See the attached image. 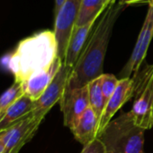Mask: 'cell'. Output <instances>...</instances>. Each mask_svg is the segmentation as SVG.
<instances>
[{"instance_id": "ffe728a7", "label": "cell", "mask_w": 153, "mask_h": 153, "mask_svg": "<svg viewBox=\"0 0 153 153\" xmlns=\"http://www.w3.org/2000/svg\"><path fill=\"white\" fill-rule=\"evenodd\" d=\"M66 0H55V8H54V13H55V15L58 13L59 10L60 9V7L62 6V4H64Z\"/></svg>"}, {"instance_id": "30bf717a", "label": "cell", "mask_w": 153, "mask_h": 153, "mask_svg": "<svg viewBox=\"0 0 153 153\" xmlns=\"http://www.w3.org/2000/svg\"><path fill=\"white\" fill-rule=\"evenodd\" d=\"M132 98H133V81L132 77L119 79L117 88L114 94L107 100L104 112L99 119L97 137L112 120L115 113Z\"/></svg>"}, {"instance_id": "3957f363", "label": "cell", "mask_w": 153, "mask_h": 153, "mask_svg": "<svg viewBox=\"0 0 153 153\" xmlns=\"http://www.w3.org/2000/svg\"><path fill=\"white\" fill-rule=\"evenodd\" d=\"M145 131L135 124L129 111L111 120L97 138L106 153H145Z\"/></svg>"}, {"instance_id": "4fadbf2b", "label": "cell", "mask_w": 153, "mask_h": 153, "mask_svg": "<svg viewBox=\"0 0 153 153\" xmlns=\"http://www.w3.org/2000/svg\"><path fill=\"white\" fill-rule=\"evenodd\" d=\"M99 117L89 107L70 129L75 139L84 147L97 137Z\"/></svg>"}, {"instance_id": "5b68a950", "label": "cell", "mask_w": 153, "mask_h": 153, "mask_svg": "<svg viewBox=\"0 0 153 153\" xmlns=\"http://www.w3.org/2000/svg\"><path fill=\"white\" fill-rule=\"evenodd\" d=\"M82 0H66L55 15L54 33L58 44V56L64 62L69 37L76 25Z\"/></svg>"}, {"instance_id": "7c38bea8", "label": "cell", "mask_w": 153, "mask_h": 153, "mask_svg": "<svg viewBox=\"0 0 153 153\" xmlns=\"http://www.w3.org/2000/svg\"><path fill=\"white\" fill-rule=\"evenodd\" d=\"M98 20V19H97ZM97 20L92 21L85 25L82 26H74L72 32L69 37V44L67 47L66 56L63 64H65L67 66L73 69L74 65H76L80 53L82 52L85 44L95 27Z\"/></svg>"}, {"instance_id": "9c48e42d", "label": "cell", "mask_w": 153, "mask_h": 153, "mask_svg": "<svg viewBox=\"0 0 153 153\" xmlns=\"http://www.w3.org/2000/svg\"><path fill=\"white\" fill-rule=\"evenodd\" d=\"M60 106L63 114L64 126L71 129L90 107L87 85L70 91H64Z\"/></svg>"}, {"instance_id": "ba28073f", "label": "cell", "mask_w": 153, "mask_h": 153, "mask_svg": "<svg viewBox=\"0 0 153 153\" xmlns=\"http://www.w3.org/2000/svg\"><path fill=\"white\" fill-rule=\"evenodd\" d=\"M41 121L32 117V112L0 136L5 144V153H19L21 149L35 135Z\"/></svg>"}, {"instance_id": "6da1fadb", "label": "cell", "mask_w": 153, "mask_h": 153, "mask_svg": "<svg viewBox=\"0 0 153 153\" xmlns=\"http://www.w3.org/2000/svg\"><path fill=\"white\" fill-rule=\"evenodd\" d=\"M126 5L112 3L100 15L74 65L64 91L83 88L103 74L104 61L114 26Z\"/></svg>"}, {"instance_id": "ac0fdd59", "label": "cell", "mask_w": 153, "mask_h": 153, "mask_svg": "<svg viewBox=\"0 0 153 153\" xmlns=\"http://www.w3.org/2000/svg\"><path fill=\"white\" fill-rule=\"evenodd\" d=\"M80 153H106V152L102 142L96 138L92 143L85 146Z\"/></svg>"}, {"instance_id": "d6986e66", "label": "cell", "mask_w": 153, "mask_h": 153, "mask_svg": "<svg viewBox=\"0 0 153 153\" xmlns=\"http://www.w3.org/2000/svg\"><path fill=\"white\" fill-rule=\"evenodd\" d=\"M119 2L124 5H128V4H137V3H144V2L151 3V0H119Z\"/></svg>"}, {"instance_id": "603a6c76", "label": "cell", "mask_w": 153, "mask_h": 153, "mask_svg": "<svg viewBox=\"0 0 153 153\" xmlns=\"http://www.w3.org/2000/svg\"><path fill=\"white\" fill-rule=\"evenodd\" d=\"M150 5H151V6H153V0H151V2L150 3Z\"/></svg>"}, {"instance_id": "9a60e30c", "label": "cell", "mask_w": 153, "mask_h": 153, "mask_svg": "<svg viewBox=\"0 0 153 153\" xmlns=\"http://www.w3.org/2000/svg\"><path fill=\"white\" fill-rule=\"evenodd\" d=\"M109 5L106 4L105 0H82L75 26H82L97 20Z\"/></svg>"}, {"instance_id": "7402d4cb", "label": "cell", "mask_w": 153, "mask_h": 153, "mask_svg": "<svg viewBox=\"0 0 153 153\" xmlns=\"http://www.w3.org/2000/svg\"><path fill=\"white\" fill-rule=\"evenodd\" d=\"M105 2H106V4H111L112 3L115 2V0H105Z\"/></svg>"}, {"instance_id": "8992f818", "label": "cell", "mask_w": 153, "mask_h": 153, "mask_svg": "<svg viewBox=\"0 0 153 153\" xmlns=\"http://www.w3.org/2000/svg\"><path fill=\"white\" fill-rule=\"evenodd\" d=\"M71 71L72 69L70 67L62 64L59 72L41 96L37 100L33 101L32 117L34 119L42 122L53 106L60 101Z\"/></svg>"}, {"instance_id": "277c9868", "label": "cell", "mask_w": 153, "mask_h": 153, "mask_svg": "<svg viewBox=\"0 0 153 153\" xmlns=\"http://www.w3.org/2000/svg\"><path fill=\"white\" fill-rule=\"evenodd\" d=\"M132 79L134 98L132 116L137 126L151 129L153 127V64H142Z\"/></svg>"}, {"instance_id": "52a82bcc", "label": "cell", "mask_w": 153, "mask_h": 153, "mask_svg": "<svg viewBox=\"0 0 153 153\" xmlns=\"http://www.w3.org/2000/svg\"><path fill=\"white\" fill-rule=\"evenodd\" d=\"M153 38V6L150 5L145 21L139 34L137 42L133 50V53L120 72V79L131 78L136 73L144 62L147 51Z\"/></svg>"}, {"instance_id": "2e32d148", "label": "cell", "mask_w": 153, "mask_h": 153, "mask_svg": "<svg viewBox=\"0 0 153 153\" xmlns=\"http://www.w3.org/2000/svg\"><path fill=\"white\" fill-rule=\"evenodd\" d=\"M87 87L90 108L94 110V112L100 119L106 105V100L104 96L101 88L100 77L89 82Z\"/></svg>"}, {"instance_id": "8fae6325", "label": "cell", "mask_w": 153, "mask_h": 153, "mask_svg": "<svg viewBox=\"0 0 153 153\" xmlns=\"http://www.w3.org/2000/svg\"><path fill=\"white\" fill-rule=\"evenodd\" d=\"M63 62L60 57H58L54 63L48 69L37 73L31 76L28 80L22 83L23 94L28 96L33 101L37 100L44 91L47 89L49 84L51 82L56 74L59 72Z\"/></svg>"}, {"instance_id": "e0dca14e", "label": "cell", "mask_w": 153, "mask_h": 153, "mask_svg": "<svg viewBox=\"0 0 153 153\" xmlns=\"http://www.w3.org/2000/svg\"><path fill=\"white\" fill-rule=\"evenodd\" d=\"M100 82L102 91L107 102V100L110 99V97L114 94L115 91L116 90L117 85L119 83V79L114 74H103L100 76Z\"/></svg>"}, {"instance_id": "44dd1931", "label": "cell", "mask_w": 153, "mask_h": 153, "mask_svg": "<svg viewBox=\"0 0 153 153\" xmlns=\"http://www.w3.org/2000/svg\"><path fill=\"white\" fill-rule=\"evenodd\" d=\"M5 144L2 141V138L0 136V153H5Z\"/></svg>"}, {"instance_id": "7a4b0ae2", "label": "cell", "mask_w": 153, "mask_h": 153, "mask_svg": "<svg viewBox=\"0 0 153 153\" xmlns=\"http://www.w3.org/2000/svg\"><path fill=\"white\" fill-rule=\"evenodd\" d=\"M54 31L43 30L21 40L15 49L1 59L2 65L23 83L33 74L50 67L58 58Z\"/></svg>"}, {"instance_id": "5bb4252c", "label": "cell", "mask_w": 153, "mask_h": 153, "mask_svg": "<svg viewBox=\"0 0 153 153\" xmlns=\"http://www.w3.org/2000/svg\"><path fill=\"white\" fill-rule=\"evenodd\" d=\"M33 108V100L23 95L12 104L0 118V135L17 124L22 118L29 115Z\"/></svg>"}]
</instances>
